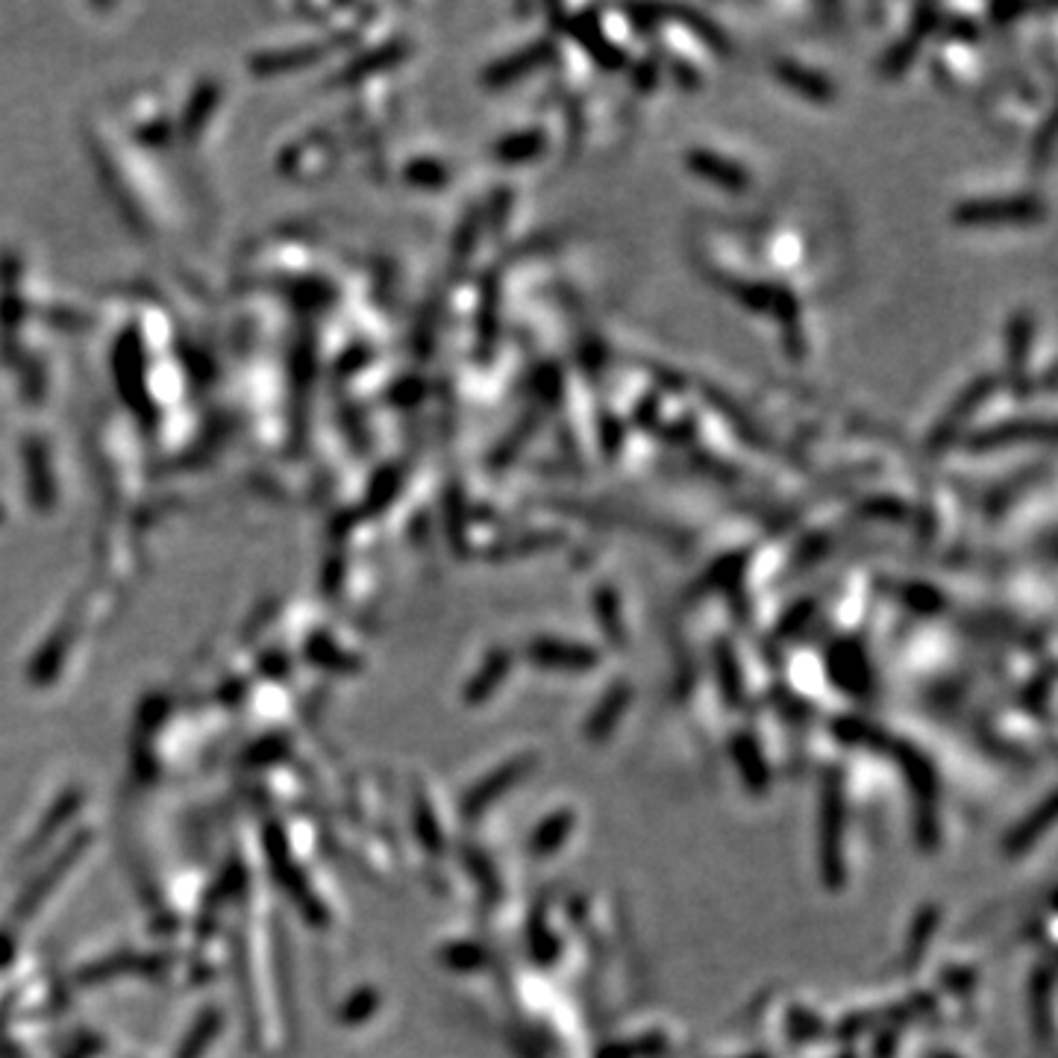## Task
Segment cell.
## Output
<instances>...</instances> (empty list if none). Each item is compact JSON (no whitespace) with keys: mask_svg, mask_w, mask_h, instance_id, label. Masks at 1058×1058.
<instances>
[{"mask_svg":"<svg viewBox=\"0 0 1058 1058\" xmlns=\"http://www.w3.org/2000/svg\"><path fill=\"white\" fill-rule=\"evenodd\" d=\"M1041 197L1018 195V197H977L965 200L952 209V221L968 224V227H985V224H1035L1044 221Z\"/></svg>","mask_w":1058,"mask_h":1058,"instance_id":"cell-1","label":"cell"},{"mask_svg":"<svg viewBox=\"0 0 1058 1058\" xmlns=\"http://www.w3.org/2000/svg\"><path fill=\"white\" fill-rule=\"evenodd\" d=\"M1052 424L1050 421H1029V418H1015V421H1002V424H993V427L977 429L973 435H968V451L970 453H991V451H1002V447H1011V444L1020 442H1035V438H1044V442H1052Z\"/></svg>","mask_w":1058,"mask_h":1058,"instance_id":"cell-2","label":"cell"},{"mask_svg":"<svg viewBox=\"0 0 1058 1058\" xmlns=\"http://www.w3.org/2000/svg\"><path fill=\"white\" fill-rule=\"evenodd\" d=\"M993 388H997V377H993V374H982V377L973 379V383L961 392L959 401L952 403V409L947 412V418H943L936 427V433H932V438H929V447H932V451H943V447L959 435V429L973 418V412L982 409L985 401L993 394Z\"/></svg>","mask_w":1058,"mask_h":1058,"instance_id":"cell-3","label":"cell"},{"mask_svg":"<svg viewBox=\"0 0 1058 1058\" xmlns=\"http://www.w3.org/2000/svg\"><path fill=\"white\" fill-rule=\"evenodd\" d=\"M685 162H689V168L698 174V177L714 182V186H721L723 191H735V195H739V191H746V186H750V174H746L739 162H732V159L721 157V154H714V150H689Z\"/></svg>","mask_w":1058,"mask_h":1058,"instance_id":"cell-4","label":"cell"},{"mask_svg":"<svg viewBox=\"0 0 1058 1058\" xmlns=\"http://www.w3.org/2000/svg\"><path fill=\"white\" fill-rule=\"evenodd\" d=\"M553 57V41L550 39H538L533 45H526L517 53H510L501 62H494L488 71H485V82L488 86H510L515 80H524L526 75H533L535 68L544 66L547 59Z\"/></svg>","mask_w":1058,"mask_h":1058,"instance_id":"cell-5","label":"cell"},{"mask_svg":"<svg viewBox=\"0 0 1058 1058\" xmlns=\"http://www.w3.org/2000/svg\"><path fill=\"white\" fill-rule=\"evenodd\" d=\"M773 75L780 77L788 89L803 95L805 100H814V103H832V100H835V86H832V80H829L827 75H821V71L800 66V62L777 59V62H773Z\"/></svg>","mask_w":1058,"mask_h":1058,"instance_id":"cell-6","label":"cell"},{"mask_svg":"<svg viewBox=\"0 0 1058 1058\" xmlns=\"http://www.w3.org/2000/svg\"><path fill=\"white\" fill-rule=\"evenodd\" d=\"M565 24H567V33L574 36L576 41H583L585 50H589L591 57H594V62H597V66H603L606 71H617V68H624V62H626L624 53L617 50V45H612V41L603 36L600 24L594 21V12H585V16H580V18H565Z\"/></svg>","mask_w":1058,"mask_h":1058,"instance_id":"cell-7","label":"cell"},{"mask_svg":"<svg viewBox=\"0 0 1058 1058\" xmlns=\"http://www.w3.org/2000/svg\"><path fill=\"white\" fill-rule=\"evenodd\" d=\"M533 659L538 665L547 668H567V671H585L597 662V653L583 644H562V641H535L533 644Z\"/></svg>","mask_w":1058,"mask_h":1058,"instance_id":"cell-8","label":"cell"},{"mask_svg":"<svg viewBox=\"0 0 1058 1058\" xmlns=\"http://www.w3.org/2000/svg\"><path fill=\"white\" fill-rule=\"evenodd\" d=\"M547 150V132L544 130H521L512 132L494 148V157L506 165H524L538 159Z\"/></svg>","mask_w":1058,"mask_h":1058,"instance_id":"cell-9","label":"cell"},{"mask_svg":"<svg viewBox=\"0 0 1058 1058\" xmlns=\"http://www.w3.org/2000/svg\"><path fill=\"white\" fill-rule=\"evenodd\" d=\"M1006 347H1009V370L1015 374V379H1020L1026 359H1029V347H1032V318L1026 313H1018L1009 320Z\"/></svg>","mask_w":1058,"mask_h":1058,"instance_id":"cell-10","label":"cell"},{"mask_svg":"<svg viewBox=\"0 0 1058 1058\" xmlns=\"http://www.w3.org/2000/svg\"><path fill=\"white\" fill-rule=\"evenodd\" d=\"M668 12H671L673 18H680L682 24L689 27L691 33L700 36V39L705 41V48L718 50V53H730V50H732L730 41H726V36H723L721 27H714L712 18H705L700 9L682 7V9H668Z\"/></svg>","mask_w":1058,"mask_h":1058,"instance_id":"cell-11","label":"cell"},{"mask_svg":"<svg viewBox=\"0 0 1058 1058\" xmlns=\"http://www.w3.org/2000/svg\"><path fill=\"white\" fill-rule=\"evenodd\" d=\"M732 295L739 297V304L750 313H773V300H777V286L768 283H732Z\"/></svg>","mask_w":1058,"mask_h":1058,"instance_id":"cell-12","label":"cell"},{"mask_svg":"<svg viewBox=\"0 0 1058 1058\" xmlns=\"http://www.w3.org/2000/svg\"><path fill=\"white\" fill-rule=\"evenodd\" d=\"M918 48H920V41L918 39H906V41H900V45H897L894 50H891V53H888L886 57V75L888 77H897V75H902V71H906V68L911 66V59H914V53H918Z\"/></svg>","mask_w":1058,"mask_h":1058,"instance_id":"cell-13","label":"cell"},{"mask_svg":"<svg viewBox=\"0 0 1058 1058\" xmlns=\"http://www.w3.org/2000/svg\"><path fill=\"white\" fill-rule=\"evenodd\" d=\"M600 442H603V453L606 456H617L621 444H624V424L615 415H603L600 418Z\"/></svg>","mask_w":1058,"mask_h":1058,"instance_id":"cell-14","label":"cell"},{"mask_svg":"<svg viewBox=\"0 0 1058 1058\" xmlns=\"http://www.w3.org/2000/svg\"><path fill=\"white\" fill-rule=\"evenodd\" d=\"M533 433H535V415H526V418L521 421V424H517V427H515V433H512L510 438H506V444H503L501 462H510L512 456H515V453H521V447H524L526 438H530V435H533Z\"/></svg>","mask_w":1058,"mask_h":1058,"instance_id":"cell-15","label":"cell"},{"mask_svg":"<svg viewBox=\"0 0 1058 1058\" xmlns=\"http://www.w3.org/2000/svg\"><path fill=\"white\" fill-rule=\"evenodd\" d=\"M597 609H600V617H603V624H606L609 630L615 632V635H621V621H617V597H615V591L606 589V585H603V589L597 591Z\"/></svg>","mask_w":1058,"mask_h":1058,"instance_id":"cell-16","label":"cell"},{"mask_svg":"<svg viewBox=\"0 0 1058 1058\" xmlns=\"http://www.w3.org/2000/svg\"><path fill=\"white\" fill-rule=\"evenodd\" d=\"M492 342H497V286H488L483 315V345L492 347Z\"/></svg>","mask_w":1058,"mask_h":1058,"instance_id":"cell-17","label":"cell"},{"mask_svg":"<svg viewBox=\"0 0 1058 1058\" xmlns=\"http://www.w3.org/2000/svg\"><path fill=\"white\" fill-rule=\"evenodd\" d=\"M941 24V16H938L936 7H920L914 12V27H911V39H923L927 33H932L936 27Z\"/></svg>","mask_w":1058,"mask_h":1058,"instance_id":"cell-18","label":"cell"},{"mask_svg":"<svg viewBox=\"0 0 1058 1058\" xmlns=\"http://www.w3.org/2000/svg\"><path fill=\"white\" fill-rule=\"evenodd\" d=\"M864 510H868V512H882V515H886L888 521H900V517L906 515V506H902L900 501H891V497H886V501H870L868 506H864Z\"/></svg>","mask_w":1058,"mask_h":1058,"instance_id":"cell-19","label":"cell"},{"mask_svg":"<svg viewBox=\"0 0 1058 1058\" xmlns=\"http://www.w3.org/2000/svg\"><path fill=\"white\" fill-rule=\"evenodd\" d=\"M656 80H659V66L656 62H650V59H644V62L635 68V82H639L641 89H653Z\"/></svg>","mask_w":1058,"mask_h":1058,"instance_id":"cell-20","label":"cell"},{"mask_svg":"<svg viewBox=\"0 0 1058 1058\" xmlns=\"http://www.w3.org/2000/svg\"><path fill=\"white\" fill-rule=\"evenodd\" d=\"M656 412L659 401L647 397V403H641V409L635 412V424H639V427H653V424H656Z\"/></svg>","mask_w":1058,"mask_h":1058,"instance_id":"cell-21","label":"cell"}]
</instances>
